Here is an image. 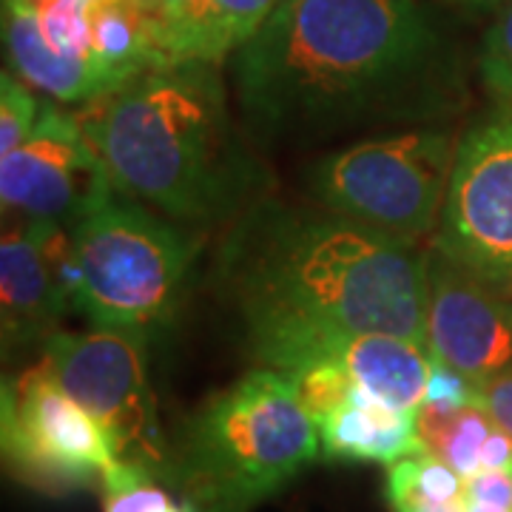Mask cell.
Masks as SVG:
<instances>
[{
  "label": "cell",
  "mask_w": 512,
  "mask_h": 512,
  "mask_svg": "<svg viewBox=\"0 0 512 512\" xmlns=\"http://www.w3.org/2000/svg\"><path fill=\"white\" fill-rule=\"evenodd\" d=\"M3 458L12 476L43 493H69L103 484L117 464L106 430L37 362L3 384Z\"/></svg>",
  "instance_id": "9c48e42d"
},
{
  "label": "cell",
  "mask_w": 512,
  "mask_h": 512,
  "mask_svg": "<svg viewBox=\"0 0 512 512\" xmlns=\"http://www.w3.org/2000/svg\"><path fill=\"white\" fill-rule=\"evenodd\" d=\"M77 123L117 194L171 222L222 225L262 200V165L214 63L160 66L83 103Z\"/></svg>",
  "instance_id": "3957f363"
},
{
  "label": "cell",
  "mask_w": 512,
  "mask_h": 512,
  "mask_svg": "<svg viewBox=\"0 0 512 512\" xmlns=\"http://www.w3.org/2000/svg\"><path fill=\"white\" fill-rule=\"evenodd\" d=\"M72 305L69 231L49 222H15L0 242L3 350L40 345Z\"/></svg>",
  "instance_id": "4fadbf2b"
},
{
  "label": "cell",
  "mask_w": 512,
  "mask_h": 512,
  "mask_svg": "<svg viewBox=\"0 0 512 512\" xmlns=\"http://www.w3.org/2000/svg\"><path fill=\"white\" fill-rule=\"evenodd\" d=\"M185 6H188V0H154V6H151V26L160 29L165 23H171L183 12Z\"/></svg>",
  "instance_id": "484cf974"
},
{
  "label": "cell",
  "mask_w": 512,
  "mask_h": 512,
  "mask_svg": "<svg viewBox=\"0 0 512 512\" xmlns=\"http://www.w3.org/2000/svg\"><path fill=\"white\" fill-rule=\"evenodd\" d=\"M194 256V237L114 191L69 228L72 305L94 328L146 333L177 311Z\"/></svg>",
  "instance_id": "5b68a950"
},
{
  "label": "cell",
  "mask_w": 512,
  "mask_h": 512,
  "mask_svg": "<svg viewBox=\"0 0 512 512\" xmlns=\"http://www.w3.org/2000/svg\"><path fill=\"white\" fill-rule=\"evenodd\" d=\"M3 35L9 63L29 86L63 103H89L111 92L106 74L89 57L55 49L40 26V15L20 0H3Z\"/></svg>",
  "instance_id": "9a60e30c"
},
{
  "label": "cell",
  "mask_w": 512,
  "mask_h": 512,
  "mask_svg": "<svg viewBox=\"0 0 512 512\" xmlns=\"http://www.w3.org/2000/svg\"><path fill=\"white\" fill-rule=\"evenodd\" d=\"M393 512H467V501L458 504H419V507H402Z\"/></svg>",
  "instance_id": "4316f807"
},
{
  "label": "cell",
  "mask_w": 512,
  "mask_h": 512,
  "mask_svg": "<svg viewBox=\"0 0 512 512\" xmlns=\"http://www.w3.org/2000/svg\"><path fill=\"white\" fill-rule=\"evenodd\" d=\"M427 254L325 208L262 197L228 225L217 285L248 342L282 330L342 328L427 345Z\"/></svg>",
  "instance_id": "7a4b0ae2"
},
{
  "label": "cell",
  "mask_w": 512,
  "mask_h": 512,
  "mask_svg": "<svg viewBox=\"0 0 512 512\" xmlns=\"http://www.w3.org/2000/svg\"><path fill=\"white\" fill-rule=\"evenodd\" d=\"M140 3H143V6H148V9L154 6V0H140Z\"/></svg>",
  "instance_id": "1f68e13d"
},
{
  "label": "cell",
  "mask_w": 512,
  "mask_h": 512,
  "mask_svg": "<svg viewBox=\"0 0 512 512\" xmlns=\"http://www.w3.org/2000/svg\"><path fill=\"white\" fill-rule=\"evenodd\" d=\"M319 450V424L296 384L259 367L191 416L177 470L191 507L248 512L291 484Z\"/></svg>",
  "instance_id": "277c9868"
},
{
  "label": "cell",
  "mask_w": 512,
  "mask_h": 512,
  "mask_svg": "<svg viewBox=\"0 0 512 512\" xmlns=\"http://www.w3.org/2000/svg\"><path fill=\"white\" fill-rule=\"evenodd\" d=\"M254 356L265 367L293 373L311 362H333L393 410L419 413L427 396L433 356L427 345L393 333H356L342 328L282 330L251 342Z\"/></svg>",
  "instance_id": "8fae6325"
},
{
  "label": "cell",
  "mask_w": 512,
  "mask_h": 512,
  "mask_svg": "<svg viewBox=\"0 0 512 512\" xmlns=\"http://www.w3.org/2000/svg\"><path fill=\"white\" fill-rule=\"evenodd\" d=\"M276 0H188L171 23L154 29L160 66L220 63L234 57L274 12Z\"/></svg>",
  "instance_id": "5bb4252c"
},
{
  "label": "cell",
  "mask_w": 512,
  "mask_h": 512,
  "mask_svg": "<svg viewBox=\"0 0 512 512\" xmlns=\"http://www.w3.org/2000/svg\"><path fill=\"white\" fill-rule=\"evenodd\" d=\"M231 74L259 146L444 126L467 100L461 57L419 0H276Z\"/></svg>",
  "instance_id": "6da1fadb"
},
{
  "label": "cell",
  "mask_w": 512,
  "mask_h": 512,
  "mask_svg": "<svg viewBox=\"0 0 512 512\" xmlns=\"http://www.w3.org/2000/svg\"><path fill=\"white\" fill-rule=\"evenodd\" d=\"M89 3H92V0H89Z\"/></svg>",
  "instance_id": "d6a6232c"
},
{
  "label": "cell",
  "mask_w": 512,
  "mask_h": 512,
  "mask_svg": "<svg viewBox=\"0 0 512 512\" xmlns=\"http://www.w3.org/2000/svg\"><path fill=\"white\" fill-rule=\"evenodd\" d=\"M20 3H26L29 9H35L37 15H40V12H46V9H52V6H55L57 0H20Z\"/></svg>",
  "instance_id": "f1b7e54d"
},
{
  "label": "cell",
  "mask_w": 512,
  "mask_h": 512,
  "mask_svg": "<svg viewBox=\"0 0 512 512\" xmlns=\"http://www.w3.org/2000/svg\"><path fill=\"white\" fill-rule=\"evenodd\" d=\"M114 194L106 168L74 114L43 103L32 134L0 157L3 217L72 228L89 208Z\"/></svg>",
  "instance_id": "30bf717a"
},
{
  "label": "cell",
  "mask_w": 512,
  "mask_h": 512,
  "mask_svg": "<svg viewBox=\"0 0 512 512\" xmlns=\"http://www.w3.org/2000/svg\"><path fill=\"white\" fill-rule=\"evenodd\" d=\"M458 3L473 6V9H487V6H495V3H501V0H458Z\"/></svg>",
  "instance_id": "f546056e"
},
{
  "label": "cell",
  "mask_w": 512,
  "mask_h": 512,
  "mask_svg": "<svg viewBox=\"0 0 512 512\" xmlns=\"http://www.w3.org/2000/svg\"><path fill=\"white\" fill-rule=\"evenodd\" d=\"M458 137L421 126L325 154L308 174L311 197L330 214L419 245L436 234Z\"/></svg>",
  "instance_id": "8992f818"
},
{
  "label": "cell",
  "mask_w": 512,
  "mask_h": 512,
  "mask_svg": "<svg viewBox=\"0 0 512 512\" xmlns=\"http://www.w3.org/2000/svg\"><path fill=\"white\" fill-rule=\"evenodd\" d=\"M427 350L484 384L512 365V293L498 291L430 245Z\"/></svg>",
  "instance_id": "7c38bea8"
},
{
  "label": "cell",
  "mask_w": 512,
  "mask_h": 512,
  "mask_svg": "<svg viewBox=\"0 0 512 512\" xmlns=\"http://www.w3.org/2000/svg\"><path fill=\"white\" fill-rule=\"evenodd\" d=\"M384 495H387L390 510L467 501L464 478L433 453H416V456H407L390 464Z\"/></svg>",
  "instance_id": "d6986e66"
},
{
  "label": "cell",
  "mask_w": 512,
  "mask_h": 512,
  "mask_svg": "<svg viewBox=\"0 0 512 512\" xmlns=\"http://www.w3.org/2000/svg\"><path fill=\"white\" fill-rule=\"evenodd\" d=\"M40 106L43 100H37L35 94L23 86L20 77L3 72L0 77V157L12 154L15 148L26 143V137L32 134L40 117Z\"/></svg>",
  "instance_id": "44dd1931"
},
{
  "label": "cell",
  "mask_w": 512,
  "mask_h": 512,
  "mask_svg": "<svg viewBox=\"0 0 512 512\" xmlns=\"http://www.w3.org/2000/svg\"><path fill=\"white\" fill-rule=\"evenodd\" d=\"M473 404H484L481 384L467 379L464 373H458L456 367L433 359L430 384H427V396H424L421 407L436 410V413H456V410L473 407Z\"/></svg>",
  "instance_id": "cb8c5ba5"
},
{
  "label": "cell",
  "mask_w": 512,
  "mask_h": 512,
  "mask_svg": "<svg viewBox=\"0 0 512 512\" xmlns=\"http://www.w3.org/2000/svg\"><path fill=\"white\" fill-rule=\"evenodd\" d=\"M89 0H57L52 9L40 12V26L46 40L69 55L92 60V26H89Z\"/></svg>",
  "instance_id": "603a6c76"
},
{
  "label": "cell",
  "mask_w": 512,
  "mask_h": 512,
  "mask_svg": "<svg viewBox=\"0 0 512 512\" xmlns=\"http://www.w3.org/2000/svg\"><path fill=\"white\" fill-rule=\"evenodd\" d=\"M478 74L493 100L512 97V0L498 12L484 37L478 55Z\"/></svg>",
  "instance_id": "7402d4cb"
},
{
  "label": "cell",
  "mask_w": 512,
  "mask_h": 512,
  "mask_svg": "<svg viewBox=\"0 0 512 512\" xmlns=\"http://www.w3.org/2000/svg\"><path fill=\"white\" fill-rule=\"evenodd\" d=\"M171 504L148 467L117 461L103 476V512H165Z\"/></svg>",
  "instance_id": "ffe728a7"
},
{
  "label": "cell",
  "mask_w": 512,
  "mask_h": 512,
  "mask_svg": "<svg viewBox=\"0 0 512 512\" xmlns=\"http://www.w3.org/2000/svg\"><path fill=\"white\" fill-rule=\"evenodd\" d=\"M433 248L512 293V97L493 100L458 134Z\"/></svg>",
  "instance_id": "52a82bcc"
},
{
  "label": "cell",
  "mask_w": 512,
  "mask_h": 512,
  "mask_svg": "<svg viewBox=\"0 0 512 512\" xmlns=\"http://www.w3.org/2000/svg\"><path fill=\"white\" fill-rule=\"evenodd\" d=\"M165 512H191V507L188 504H171Z\"/></svg>",
  "instance_id": "4dcf8cb0"
},
{
  "label": "cell",
  "mask_w": 512,
  "mask_h": 512,
  "mask_svg": "<svg viewBox=\"0 0 512 512\" xmlns=\"http://www.w3.org/2000/svg\"><path fill=\"white\" fill-rule=\"evenodd\" d=\"M40 362L106 430L117 461L148 470L163 464V436L157 399L148 382L143 330H57L43 342Z\"/></svg>",
  "instance_id": "ba28073f"
},
{
  "label": "cell",
  "mask_w": 512,
  "mask_h": 512,
  "mask_svg": "<svg viewBox=\"0 0 512 512\" xmlns=\"http://www.w3.org/2000/svg\"><path fill=\"white\" fill-rule=\"evenodd\" d=\"M467 512H512L504 507H493V504H478V501H467Z\"/></svg>",
  "instance_id": "83f0119b"
},
{
  "label": "cell",
  "mask_w": 512,
  "mask_h": 512,
  "mask_svg": "<svg viewBox=\"0 0 512 512\" xmlns=\"http://www.w3.org/2000/svg\"><path fill=\"white\" fill-rule=\"evenodd\" d=\"M481 393H484V407L490 410L495 424L512 436V365L484 384Z\"/></svg>",
  "instance_id": "d4e9b609"
},
{
  "label": "cell",
  "mask_w": 512,
  "mask_h": 512,
  "mask_svg": "<svg viewBox=\"0 0 512 512\" xmlns=\"http://www.w3.org/2000/svg\"><path fill=\"white\" fill-rule=\"evenodd\" d=\"M416 424H419L424 450L439 456L464 481L481 473L484 444L498 427L484 404H473L456 413H436V410L419 407Z\"/></svg>",
  "instance_id": "ac0fdd59"
},
{
  "label": "cell",
  "mask_w": 512,
  "mask_h": 512,
  "mask_svg": "<svg viewBox=\"0 0 512 512\" xmlns=\"http://www.w3.org/2000/svg\"><path fill=\"white\" fill-rule=\"evenodd\" d=\"M89 26L92 60L106 74L111 89L148 69H160L151 9L140 0H92Z\"/></svg>",
  "instance_id": "e0dca14e"
},
{
  "label": "cell",
  "mask_w": 512,
  "mask_h": 512,
  "mask_svg": "<svg viewBox=\"0 0 512 512\" xmlns=\"http://www.w3.org/2000/svg\"><path fill=\"white\" fill-rule=\"evenodd\" d=\"M319 424L322 453L333 461L396 464L407 456L427 453L419 436L416 413L393 410L356 384L348 402L339 404Z\"/></svg>",
  "instance_id": "2e32d148"
}]
</instances>
